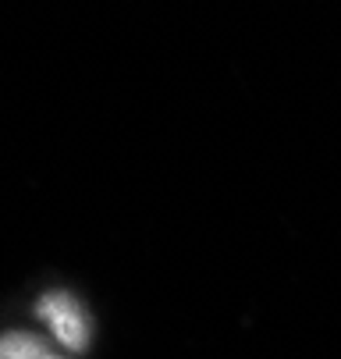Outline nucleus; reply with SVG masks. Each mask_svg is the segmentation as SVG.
<instances>
[{
  "label": "nucleus",
  "instance_id": "f03ea898",
  "mask_svg": "<svg viewBox=\"0 0 341 359\" xmlns=\"http://www.w3.org/2000/svg\"><path fill=\"white\" fill-rule=\"evenodd\" d=\"M0 359H46V352L32 334H8L0 338Z\"/></svg>",
  "mask_w": 341,
  "mask_h": 359
},
{
  "label": "nucleus",
  "instance_id": "7ed1b4c3",
  "mask_svg": "<svg viewBox=\"0 0 341 359\" xmlns=\"http://www.w3.org/2000/svg\"><path fill=\"white\" fill-rule=\"evenodd\" d=\"M46 359H57V355H46Z\"/></svg>",
  "mask_w": 341,
  "mask_h": 359
},
{
  "label": "nucleus",
  "instance_id": "f257e3e1",
  "mask_svg": "<svg viewBox=\"0 0 341 359\" xmlns=\"http://www.w3.org/2000/svg\"><path fill=\"white\" fill-rule=\"evenodd\" d=\"M36 313L43 324H50V331L57 334V341L64 348H82L89 341V324H85V313H82V306L68 295V292H50V295H43L39 306H36Z\"/></svg>",
  "mask_w": 341,
  "mask_h": 359
}]
</instances>
